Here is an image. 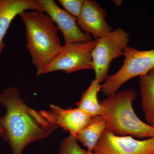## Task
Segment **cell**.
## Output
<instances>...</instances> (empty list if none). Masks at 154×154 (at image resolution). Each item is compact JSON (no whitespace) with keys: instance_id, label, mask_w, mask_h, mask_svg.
Wrapping results in <instances>:
<instances>
[{"instance_id":"1","label":"cell","mask_w":154,"mask_h":154,"mask_svg":"<svg viewBox=\"0 0 154 154\" xmlns=\"http://www.w3.org/2000/svg\"><path fill=\"white\" fill-rule=\"evenodd\" d=\"M0 104L6 110L0 117L1 136L11 147L12 154H22L26 146L45 138L58 128L28 107L15 87L6 88L0 94Z\"/></svg>"},{"instance_id":"2","label":"cell","mask_w":154,"mask_h":154,"mask_svg":"<svg viewBox=\"0 0 154 154\" xmlns=\"http://www.w3.org/2000/svg\"><path fill=\"white\" fill-rule=\"evenodd\" d=\"M19 16L25 25L26 47L36 68V75H40L62 48L57 27L42 11H25Z\"/></svg>"},{"instance_id":"3","label":"cell","mask_w":154,"mask_h":154,"mask_svg":"<svg viewBox=\"0 0 154 154\" xmlns=\"http://www.w3.org/2000/svg\"><path fill=\"white\" fill-rule=\"evenodd\" d=\"M134 89H128L108 96L100 102L107 129L114 134L130 135L138 138H152L154 128L136 114L132 102L136 98Z\"/></svg>"},{"instance_id":"4","label":"cell","mask_w":154,"mask_h":154,"mask_svg":"<svg viewBox=\"0 0 154 154\" xmlns=\"http://www.w3.org/2000/svg\"><path fill=\"white\" fill-rule=\"evenodd\" d=\"M125 60L121 68L116 73L107 76L101 90L105 96H111L128 80L137 76H143L154 69V48L140 51L128 47L123 53Z\"/></svg>"},{"instance_id":"5","label":"cell","mask_w":154,"mask_h":154,"mask_svg":"<svg viewBox=\"0 0 154 154\" xmlns=\"http://www.w3.org/2000/svg\"><path fill=\"white\" fill-rule=\"evenodd\" d=\"M130 40L129 35L121 28L113 30L96 39L92 52L95 80L102 82L107 78L111 61L123 55Z\"/></svg>"},{"instance_id":"6","label":"cell","mask_w":154,"mask_h":154,"mask_svg":"<svg viewBox=\"0 0 154 154\" xmlns=\"http://www.w3.org/2000/svg\"><path fill=\"white\" fill-rule=\"evenodd\" d=\"M96 39L63 45L60 52L50 62L42 74L56 71L71 73L79 71L93 69L92 52Z\"/></svg>"},{"instance_id":"7","label":"cell","mask_w":154,"mask_h":154,"mask_svg":"<svg viewBox=\"0 0 154 154\" xmlns=\"http://www.w3.org/2000/svg\"><path fill=\"white\" fill-rule=\"evenodd\" d=\"M92 154H154V138L137 140L131 136H119L106 129Z\"/></svg>"},{"instance_id":"8","label":"cell","mask_w":154,"mask_h":154,"mask_svg":"<svg viewBox=\"0 0 154 154\" xmlns=\"http://www.w3.org/2000/svg\"><path fill=\"white\" fill-rule=\"evenodd\" d=\"M42 11L47 14L63 35L65 45L93 40L92 36L83 32L77 24V19L53 0H36Z\"/></svg>"},{"instance_id":"9","label":"cell","mask_w":154,"mask_h":154,"mask_svg":"<svg viewBox=\"0 0 154 154\" xmlns=\"http://www.w3.org/2000/svg\"><path fill=\"white\" fill-rule=\"evenodd\" d=\"M39 112L51 124L62 128L75 136L85 128L93 117L78 107L63 109L52 105L49 110Z\"/></svg>"},{"instance_id":"10","label":"cell","mask_w":154,"mask_h":154,"mask_svg":"<svg viewBox=\"0 0 154 154\" xmlns=\"http://www.w3.org/2000/svg\"><path fill=\"white\" fill-rule=\"evenodd\" d=\"M106 17V11L96 2L85 0L77 24L82 31L97 39L113 30Z\"/></svg>"},{"instance_id":"11","label":"cell","mask_w":154,"mask_h":154,"mask_svg":"<svg viewBox=\"0 0 154 154\" xmlns=\"http://www.w3.org/2000/svg\"><path fill=\"white\" fill-rule=\"evenodd\" d=\"M42 11L36 0H0V58L5 45L4 41L12 22L22 12Z\"/></svg>"},{"instance_id":"12","label":"cell","mask_w":154,"mask_h":154,"mask_svg":"<svg viewBox=\"0 0 154 154\" xmlns=\"http://www.w3.org/2000/svg\"><path fill=\"white\" fill-rule=\"evenodd\" d=\"M142 107L148 124L154 128V69L140 77Z\"/></svg>"},{"instance_id":"13","label":"cell","mask_w":154,"mask_h":154,"mask_svg":"<svg viewBox=\"0 0 154 154\" xmlns=\"http://www.w3.org/2000/svg\"><path fill=\"white\" fill-rule=\"evenodd\" d=\"M107 122L102 116L92 117L91 121L85 128L75 136L79 142L87 148V150L92 154L94 147L107 129Z\"/></svg>"},{"instance_id":"14","label":"cell","mask_w":154,"mask_h":154,"mask_svg":"<svg viewBox=\"0 0 154 154\" xmlns=\"http://www.w3.org/2000/svg\"><path fill=\"white\" fill-rule=\"evenodd\" d=\"M102 85L96 80H93L88 89L83 94L81 100L76 103L78 108L88 113L92 117L102 116L103 107L98 99V93Z\"/></svg>"},{"instance_id":"15","label":"cell","mask_w":154,"mask_h":154,"mask_svg":"<svg viewBox=\"0 0 154 154\" xmlns=\"http://www.w3.org/2000/svg\"><path fill=\"white\" fill-rule=\"evenodd\" d=\"M74 135L70 134L61 143L60 154H91L78 144Z\"/></svg>"},{"instance_id":"16","label":"cell","mask_w":154,"mask_h":154,"mask_svg":"<svg viewBox=\"0 0 154 154\" xmlns=\"http://www.w3.org/2000/svg\"><path fill=\"white\" fill-rule=\"evenodd\" d=\"M85 0H59L64 9L73 17L77 18L82 9Z\"/></svg>"},{"instance_id":"17","label":"cell","mask_w":154,"mask_h":154,"mask_svg":"<svg viewBox=\"0 0 154 154\" xmlns=\"http://www.w3.org/2000/svg\"><path fill=\"white\" fill-rule=\"evenodd\" d=\"M2 128H1V127H0V136H2Z\"/></svg>"},{"instance_id":"18","label":"cell","mask_w":154,"mask_h":154,"mask_svg":"<svg viewBox=\"0 0 154 154\" xmlns=\"http://www.w3.org/2000/svg\"><path fill=\"white\" fill-rule=\"evenodd\" d=\"M152 137H153L154 138V133H153V134Z\"/></svg>"}]
</instances>
